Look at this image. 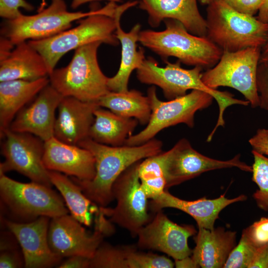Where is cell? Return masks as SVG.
<instances>
[{
  "label": "cell",
  "mask_w": 268,
  "mask_h": 268,
  "mask_svg": "<svg viewBox=\"0 0 268 268\" xmlns=\"http://www.w3.org/2000/svg\"><path fill=\"white\" fill-rule=\"evenodd\" d=\"M147 97L151 108L149 121L143 130L128 137L124 145H141L153 138L164 129L180 123L193 128L196 112L209 107L214 99L205 92L192 90L184 96L162 101L157 96L154 86L148 88Z\"/></svg>",
  "instance_id": "9c48e42d"
},
{
  "label": "cell",
  "mask_w": 268,
  "mask_h": 268,
  "mask_svg": "<svg viewBox=\"0 0 268 268\" xmlns=\"http://www.w3.org/2000/svg\"><path fill=\"white\" fill-rule=\"evenodd\" d=\"M119 116L134 118L142 125L147 124L151 114L148 97L139 91L133 89L124 92L110 91L97 102Z\"/></svg>",
  "instance_id": "83f0119b"
},
{
  "label": "cell",
  "mask_w": 268,
  "mask_h": 268,
  "mask_svg": "<svg viewBox=\"0 0 268 268\" xmlns=\"http://www.w3.org/2000/svg\"><path fill=\"white\" fill-rule=\"evenodd\" d=\"M200 2L203 4H208L211 2H212L213 0H199Z\"/></svg>",
  "instance_id": "c3c4849f"
},
{
  "label": "cell",
  "mask_w": 268,
  "mask_h": 268,
  "mask_svg": "<svg viewBox=\"0 0 268 268\" xmlns=\"http://www.w3.org/2000/svg\"><path fill=\"white\" fill-rule=\"evenodd\" d=\"M106 217L100 208L92 233L87 232L71 215L52 218L48 233L51 249L62 258L80 255L92 258L104 237L113 232L112 222Z\"/></svg>",
  "instance_id": "8fae6325"
},
{
  "label": "cell",
  "mask_w": 268,
  "mask_h": 268,
  "mask_svg": "<svg viewBox=\"0 0 268 268\" xmlns=\"http://www.w3.org/2000/svg\"><path fill=\"white\" fill-rule=\"evenodd\" d=\"M14 45L10 40L2 36L0 39V62L6 59L13 50Z\"/></svg>",
  "instance_id": "b9f144b4"
},
{
  "label": "cell",
  "mask_w": 268,
  "mask_h": 268,
  "mask_svg": "<svg viewBox=\"0 0 268 268\" xmlns=\"http://www.w3.org/2000/svg\"><path fill=\"white\" fill-rule=\"evenodd\" d=\"M49 83L48 76L34 80L0 82V137L17 113Z\"/></svg>",
  "instance_id": "cb8c5ba5"
},
{
  "label": "cell",
  "mask_w": 268,
  "mask_h": 268,
  "mask_svg": "<svg viewBox=\"0 0 268 268\" xmlns=\"http://www.w3.org/2000/svg\"><path fill=\"white\" fill-rule=\"evenodd\" d=\"M138 4L134 0L118 5L115 17L116 21L115 35L121 44V60L119 69L112 77H108V87L111 91L124 92L128 91V85L130 75L137 69L144 60V51L142 48L137 50L141 25L137 23L128 32H125L120 26V19L123 14L129 8Z\"/></svg>",
  "instance_id": "ffe728a7"
},
{
  "label": "cell",
  "mask_w": 268,
  "mask_h": 268,
  "mask_svg": "<svg viewBox=\"0 0 268 268\" xmlns=\"http://www.w3.org/2000/svg\"><path fill=\"white\" fill-rule=\"evenodd\" d=\"M0 202L9 219L28 222L40 216L67 214L64 200L51 187L32 181L22 183L0 174Z\"/></svg>",
  "instance_id": "8992f818"
},
{
  "label": "cell",
  "mask_w": 268,
  "mask_h": 268,
  "mask_svg": "<svg viewBox=\"0 0 268 268\" xmlns=\"http://www.w3.org/2000/svg\"><path fill=\"white\" fill-rule=\"evenodd\" d=\"M3 139L1 153L4 160L0 164V174L16 171L31 181L51 187L49 170L44 165V141L29 133L6 130L0 137Z\"/></svg>",
  "instance_id": "4fadbf2b"
},
{
  "label": "cell",
  "mask_w": 268,
  "mask_h": 268,
  "mask_svg": "<svg viewBox=\"0 0 268 268\" xmlns=\"http://www.w3.org/2000/svg\"><path fill=\"white\" fill-rule=\"evenodd\" d=\"M18 245L19 244L16 237L10 230L1 232L0 243V252L18 249Z\"/></svg>",
  "instance_id": "60d3db41"
},
{
  "label": "cell",
  "mask_w": 268,
  "mask_h": 268,
  "mask_svg": "<svg viewBox=\"0 0 268 268\" xmlns=\"http://www.w3.org/2000/svg\"><path fill=\"white\" fill-rule=\"evenodd\" d=\"M22 8L27 11H32L34 7L25 0H0V16L7 20L16 18L22 13Z\"/></svg>",
  "instance_id": "836d02e7"
},
{
  "label": "cell",
  "mask_w": 268,
  "mask_h": 268,
  "mask_svg": "<svg viewBox=\"0 0 268 268\" xmlns=\"http://www.w3.org/2000/svg\"><path fill=\"white\" fill-rule=\"evenodd\" d=\"M249 142L253 150L268 156V129H259Z\"/></svg>",
  "instance_id": "74e56055"
},
{
  "label": "cell",
  "mask_w": 268,
  "mask_h": 268,
  "mask_svg": "<svg viewBox=\"0 0 268 268\" xmlns=\"http://www.w3.org/2000/svg\"><path fill=\"white\" fill-rule=\"evenodd\" d=\"M102 43L92 42L75 50L69 63L54 69L49 75L50 84L63 96L85 102H98L110 91L107 77L101 70L97 51Z\"/></svg>",
  "instance_id": "5b68a950"
},
{
  "label": "cell",
  "mask_w": 268,
  "mask_h": 268,
  "mask_svg": "<svg viewBox=\"0 0 268 268\" xmlns=\"http://www.w3.org/2000/svg\"><path fill=\"white\" fill-rule=\"evenodd\" d=\"M90 259L84 256L74 255L68 258L57 267L59 268H89Z\"/></svg>",
  "instance_id": "ab89813d"
},
{
  "label": "cell",
  "mask_w": 268,
  "mask_h": 268,
  "mask_svg": "<svg viewBox=\"0 0 268 268\" xmlns=\"http://www.w3.org/2000/svg\"><path fill=\"white\" fill-rule=\"evenodd\" d=\"M94 115L89 137L97 142L113 146L124 145L138 122L134 118L122 117L100 107L95 110Z\"/></svg>",
  "instance_id": "484cf974"
},
{
  "label": "cell",
  "mask_w": 268,
  "mask_h": 268,
  "mask_svg": "<svg viewBox=\"0 0 268 268\" xmlns=\"http://www.w3.org/2000/svg\"><path fill=\"white\" fill-rule=\"evenodd\" d=\"M139 161L128 167L117 178L112 187L114 208L100 207L113 223L128 231L133 237L151 218L148 212V198L138 175Z\"/></svg>",
  "instance_id": "7c38bea8"
},
{
  "label": "cell",
  "mask_w": 268,
  "mask_h": 268,
  "mask_svg": "<svg viewBox=\"0 0 268 268\" xmlns=\"http://www.w3.org/2000/svg\"><path fill=\"white\" fill-rule=\"evenodd\" d=\"M236 11L248 15L254 16L259 12L264 0H223Z\"/></svg>",
  "instance_id": "d590c367"
},
{
  "label": "cell",
  "mask_w": 268,
  "mask_h": 268,
  "mask_svg": "<svg viewBox=\"0 0 268 268\" xmlns=\"http://www.w3.org/2000/svg\"><path fill=\"white\" fill-rule=\"evenodd\" d=\"M116 29L115 15L96 13L80 19L79 24L74 28L50 37L28 42L43 58L49 75L60 59L70 51L96 41L114 46L119 45Z\"/></svg>",
  "instance_id": "ba28073f"
},
{
  "label": "cell",
  "mask_w": 268,
  "mask_h": 268,
  "mask_svg": "<svg viewBox=\"0 0 268 268\" xmlns=\"http://www.w3.org/2000/svg\"><path fill=\"white\" fill-rule=\"evenodd\" d=\"M240 157L237 154L226 161L209 158L193 148L187 139L182 138L166 151L165 190L213 170L237 167L252 172V166L241 161Z\"/></svg>",
  "instance_id": "5bb4252c"
},
{
  "label": "cell",
  "mask_w": 268,
  "mask_h": 268,
  "mask_svg": "<svg viewBox=\"0 0 268 268\" xmlns=\"http://www.w3.org/2000/svg\"><path fill=\"white\" fill-rule=\"evenodd\" d=\"M206 36L222 51L235 52L265 43L268 23L241 13L223 0H213L206 8Z\"/></svg>",
  "instance_id": "3957f363"
},
{
  "label": "cell",
  "mask_w": 268,
  "mask_h": 268,
  "mask_svg": "<svg viewBox=\"0 0 268 268\" xmlns=\"http://www.w3.org/2000/svg\"><path fill=\"white\" fill-rule=\"evenodd\" d=\"M47 6V3H46V0H41V3L40 4V5L37 10L38 12L39 11H40L42 10H43L45 8V6Z\"/></svg>",
  "instance_id": "7dc6e473"
},
{
  "label": "cell",
  "mask_w": 268,
  "mask_h": 268,
  "mask_svg": "<svg viewBox=\"0 0 268 268\" xmlns=\"http://www.w3.org/2000/svg\"><path fill=\"white\" fill-rule=\"evenodd\" d=\"M43 163L47 170L86 181L96 174L95 160L90 151L78 145L62 142L53 136L44 141Z\"/></svg>",
  "instance_id": "ac0fdd59"
},
{
  "label": "cell",
  "mask_w": 268,
  "mask_h": 268,
  "mask_svg": "<svg viewBox=\"0 0 268 268\" xmlns=\"http://www.w3.org/2000/svg\"><path fill=\"white\" fill-rule=\"evenodd\" d=\"M176 268H199L191 257H187L180 260H175Z\"/></svg>",
  "instance_id": "7bdbcfd3"
},
{
  "label": "cell",
  "mask_w": 268,
  "mask_h": 268,
  "mask_svg": "<svg viewBox=\"0 0 268 268\" xmlns=\"http://www.w3.org/2000/svg\"><path fill=\"white\" fill-rule=\"evenodd\" d=\"M138 4L147 13L148 22L152 27L172 19L181 22L191 34L206 35L205 19L199 10L197 0H140Z\"/></svg>",
  "instance_id": "7402d4cb"
},
{
  "label": "cell",
  "mask_w": 268,
  "mask_h": 268,
  "mask_svg": "<svg viewBox=\"0 0 268 268\" xmlns=\"http://www.w3.org/2000/svg\"><path fill=\"white\" fill-rule=\"evenodd\" d=\"M137 251L134 246H114L102 242L90 259V268H132Z\"/></svg>",
  "instance_id": "f546056e"
},
{
  "label": "cell",
  "mask_w": 268,
  "mask_h": 268,
  "mask_svg": "<svg viewBox=\"0 0 268 268\" xmlns=\"http://www.w3.org/2000/svg\"><path fill=\"white\" fill-rule=\"evenodd\" d=\"M49 174L52 184L60 192L71 215L82 224L90 226L93 214L99 212L100 207L89 200L79 186L66 175L49 170Z\"/></svg>",
  "instance_id": "4316f807"
},
{
  "label": "cell",
  "mask_w": 268,
  "mask_h": 268,
  "mask_svg": "<svg viewBox=\"0 0 268 268\" xmlns=\"http://www.w3.org/2000/svg\"><path fill=\"white\" fill-rule=\"evenodd\" d=\"M248 239L259 247L268 243V217H261L243 230Z\"/></svg>",
  "instance_id": "d6a6232c"
},
{
  "label": "cell",
  "mask_w": 268,
  "mask_h": 268,
  "mask_svg": "<svg viewBox=\"0 0 268 268\" xmlns=\"http://www.w3.org/2000/svg\"><path fill=\"white\" fill-rule=\"evenodd\" d=\"M96 0H72L71 7L73 9H75L80 6L81 5L90 1H96ZM112 2H121L123 0H106Z\"/></svg>",
  "instance_id": "bcb514c9"
},
{
  "label": "cell",
  "mask_w": 268,
  "mask_h": 268,
  "mask_svg": "<svg viewBox=\"0 0 268 268\" xmlns=\"http://www.w3.org/2000/svg\"><path fill=\"white\" fill-rule=\"evenodd\" d=\"M258 247L242 231L240 240L230 253L224 268H249L255 256Z\"/></svg>",
  "instance_id": "1f68e13d"
},
{
  "label": "cell",
  "mask_w": 268,
  "mask_h": 268,
  "mask_svg": "<svg viewBox=\"0 0 268 268\" xmlns=\"http://www.w3.org/2000/svg\"><path fill=\"white\" fill-rule=\"evenodd\" d=\"M257 18L263 22L268 23V0H264Z\"/></svg>",
  "instance_id": "f6af8a7d"
},
{
  "label": "cell",
  "mask_w": 268,
  "mask_h": 268,
  "mask_svg": "<svg viewBox=\"0 0 268 268\" xmlns=\"http://www.w3.org/2000/svg\"><path fill=\"white\" fill-rule=\"evenodd\" d=\"M163 21L164 30L140 31L138 42L165 62L173 57L184 64L202 68H211L217 63L223 51L206 36L191 34L176 20Z\"/></svg>",
  "instance_id": "7a4b0ae2"
},
{
  "label": "cell",
  "mask_w": 268,
  "mask_h": 268,
  "mask_svg": "<svg viewBox=\"0 0 268 268\" xmlns=\"http://www.w3.org/2000/svg\"><path fill=\"white\" fill-rule=\"evenodd\" d=\"M15 46L9 56L0 62V82L34 80L49 75L43 58L28 42Z\"/></svg>",
  "instance_id": "d4e9b609"
},
{
  "label": "cell",
  "mask_w": 268,
  "mask_h": 268,
  "mask_svg": "<svg viewBox=\"0 0 268 268\" xmlns=\"http://www.w3.org/2000/svg\"><path fill=\"white\" fill-rule=\"evenodd\" d=\"M99 107L97 102H85L64 96L58 108L54 136L65 143L78 145L89 137L95 118L94 113Z\"/></svg>",
  "instance_id": "d6986e66"
},
{
  "label": "cell",
  "mask_w": 268,
  "mask_h": 268,
  "mask_svg": "<svg viewBox=\"0 0 268 268\" xmlns=\"http://www.w3.org/2000/svg\"><path fill=\"white\" fill-rule=\"evenodd\" d=\"M165 67H160L152 58L145 59L136 69V76L142 83L153 84L161 88L164 96L172 100L186 94L188 90H198L211 95L219 107L217 122H224L223 114L225 109L232 105L245 106V100L238 99L227 91H221L207 86L201 79L202 67L195 66L192 69L181 67L178 60L175 63L165 61Z\"/></svg>",
  "instance_id": "277c9868"
},
{
  "label": "cell",
  "mask_w": 268,
  "mask_h": 268,
  "mask_svg": "<svg viewBox=\"0 0 268 268\" xmlns=\"http://www.w3.org/2000/svg\"><path fill=\"white\" fill-rule=\"evenodd\" d=\"M166 151L140 161L138 175L141 186L148 199L152 200L166 190L165 165Z\"/></svg>",
  "instance_id": "f1b7e54d"
},
{
  "label": "cell",
  "mask_w": 268,
  "mask_h": 268,
  "mask_svg": "<svg viewBox=\"0 0 268 268\" xmlns=\"http://www.w3.org/2000/svg\"><path fill=\"white\" fill-rule=\"evenodd\" d=\"M252 181L259 187L253 195L259 208L268 211V157L252 150Z\"/></svg>",
  "instance_id": "4dcf8cb0"
},
{
  "label": "cell",
  "mask_w": 268,
  "mask_h": 268,
  "mask_svg": "<svg viewBox=\"0 0 268 268\" xmlns=\"http://www.w3.org/2000/svg\"><path fill=\"white\" fill-rule=\"evenodd\" d=\"M259 64L268 67V31L266 41L261 48Z\"/></svg>",
  "instance_id": "ee69618b"
},
{
  "label": "cell",
  "mask_w": 268,
  "mask_h": 268,
  "mask_svg": "<svg viewBox=\"0 0 268 268\" xmlns=\"http://www.w3.org/2000/svg\"><path fill=\"white\" fill-rule=\"evenodd\" d=\"M50 218L40 216L28 222L3 218L2 223L16 237L21 248L25 267L48 268L58 266L62 258L51 249L48 239Z\"/></svg>",
  "instance_id": "2e32d148"
},
{
  "label": "cell",
  "mask_w": 268,
  "mask_h": 268,
  "mask_svg": "<svg viewBox=\"0 0 268 268\" xmlns=\"http://www.w3.org/2000/svg\"><path fill=\"white\" fill-rule=\"evenodd\" d=\"M249 268H268V243L258 247Z\"/></svg>",
  "instance_id": "f35d334b"
},
{
  "label": "cell",
  "mask_w": 268,
  "mask_h": 268,
  "mask_svg": "<svg viewBox=\"0 0 268 268\" xmlns=\"http://www.w3.org/2000/svg\"><path fill=\"white\" fill-rule=\"evenodd\" d=\"M197 233L193 225H179L159 210L139 231L137 246L161 252L174 260H180L192 255L193 250L189 247L188 240Z\"/></svg>",
  "instance_id": "9a60e30c"
},
{
  "label": "cell",
  "mask_w": 268,
  "mask_h": 268,
  "mask_svg": "<svg viewBox=\"0 0 268 268\" xmlns=\"http://www.w3.org/2000/svg\"><path fill=\"white\" fill-rule=\"evenodd\" d=\"M117 5L110 1L100 9L87 12L67 10L64 0H51V4L32 15L21 14L16 18L7 20L1 29L2 36L16 45L27 40H40L57 35L71 26V23L96 13L114 16Z\"/></svg>",
  "instance_id": "52a82bcc"
},
{
  "label": "cell",
  "mask_w": 268,
  "mask_h": 268,
  "mask_svg": "<svg viewBox=\"0 0 268 268\" xmlns=\"http://www.w3.org/2000/svg\"><path fill=\"white\" fill-rule=\"evenodd\" d=\"M247 198L245 195L233 199H228L225 195H222L214 199L202 198L189 201L178 198L169 193L168 190H165L151 200L149 206L155 213L164 208L180 210L191 216L196 221L198 228L212 230L221 210L231 204L244 201Z\"/></svg>",
  "instance_id": "44dd1931"
},
{
  "label": "cell",
  "mask_w": 268,
  "mask_h": 268,
  "mask_svg": "<svg viewBox=\"0 0 268 268\" xmlns=\"http://www.w3.org/2000/svg\"><path fill=\"white\" fill-rule=\"evenodd\" d=\"M25 267V262L22 252L18 249L0 252V268H17Z\"/></svg>",
  "instance_id": "8d00e7d4"
},
{
  "label": "cell",
  "mask_w": 268,
  "mask_h": 268,
  "mask_svg": "<svg viewBox=\"0 0 268 268\" xmlns=\"http://www.w3.org/2000/svg\"><path fill=\"white\" fill-rule=\"evenodd\" d=\"M64 96L50 83L34 101L16 115L8 129L32 134L47 141L54 136L55 111Z\"/></svg>",
  "instance_id": "e0dca14e"
},
{
  "label": "cell",
  "mask_w": 268,
  "mask_h": 268,
  "mask_svg": "<svg viewBox=\"0 0 268 268\" xmlns=\"http://www.w3.org/2000/svg\"><path fill=\"white\" fill-rule=\"evenodd\" d=\"M191 257L199 268H223L236 246V232L219 227L212 230L198 228Z\"/></svg>",
  "instance_id": "603a6c76"
},
{
  "label": "cell",
  "mask_w": 268,
  "mask_h": 268,
  "mask_svg": "<svg viewBox=\"0 0 268 268\" xmlns=\"http://www.w3.org/2000/svg\"><path fill=\"white\" fill-rule=\"evenodd\" d=\"M260 52L261 47L223 51L217 63L202 73L201 79L211 89L233 88L243 95L252 108L259 107L257 72Z\"/></svg>",
  "instance_id": "30bf717a"
},
{
  "label": "cell",
  "mask_w": 268,
  "mask_h": 268,
  "mask_svg": "<svg viewBox=\"0 0 268 268\" xmlns=\"http://www.w3.org/2000/svg\"><path fill=\"white\" fill-rule=\"evenodd\" d=\"M257 89L259 107L268 111V67L259 64L257 72Z\"/></svg>",
  "instance_id": "e575fe53"
},
{
  "label": "cell",
  "mask_w": 268,
  "mask_h": 268,
  "mask_svg": "<svg viewBox=\"0 0 268 268\" xmlns=\"http://www.w3.org/2000/svg\"><path fill=\"white\" fill-rule=\"evenodd\" d=\"M78 145L91 152L95 160L96 174L90 181L72 180L83 194L99 207H106L114 200L112 187L120 175L128 167L142 159L162 152V142L152 138L139 145L108 146L88 137Z\"/></svg>",
  "instance_id": "6da1fadb"
}]
</instances>
